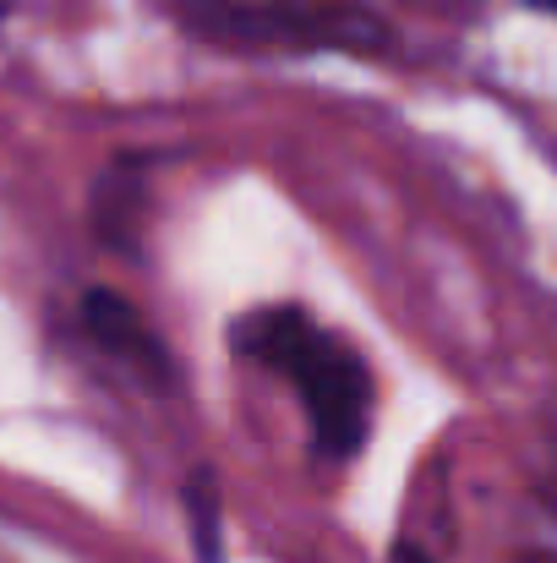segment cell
Returning <instances> with one entry per match:
<instances>
[{
  "instance_id": "1",
  "label": "cell",
  "mask_w": 557,
  "mask_h": 563,
  "mask_svg": "<svg viewBox=\"0 0 557 563\" xmlns=\"http://www.w3.org/2000/svg\"><path fill=\"white\" fill-rule=\"evenodd\" d=\"M230 340L246 362L268 367L301 394L312 438L328 460H350L367 449L377 388H371V373L356 345L328 334L301 307H257L235 323Z\"/></svg>"
},
{
  "instance_id": "2",
  "label": "cell",
  "mask_w": 557,
  "mask_h": 563,
  "mask_svg": "<svg viewBox=\"0 0 557 563\" xmlns=\"http://www.w3.org/2000/svg\"><path fill=\"white\" fill-rule=\"evenodd\" d=\"M176 27L219 49H296L382 60L399 38L361 0H170Z\"/></svg>"
},
{
  "instance_id": "3",
  "label": "cell",
  "mask_w": 557,
  "mask_h": 563,
  "mask_svg": "<svg viewBox=\"0 0 557 563\" xmlns=\"http://www.w3.org/2000/svg\"><path fill=\"white\" fill-rule=\"evenodd\" d=\"M77 329L88 334L93 351L126 362L132 373L148 377L154 388H170V351H165V340L148 329V318H143L126 296H115V290H104V285L82 290V301H77Z\"/></svg>"
},
{
  "instance_id": "4",
  "label": "cell",
  "mask_w": 557,
  "mask_h": 563,
  "mask_svg": "<svg viewBox=\"0 0 557 563\" xmlns=\"http://www.w3.org/2000/svg\"><path fill=\"white\" fill-rule=\"evenodd\" d=\"M143 208H148V181H143V159H121L115 170L99 176L93 187V208H88V224L104 246H132L137 241V224H143Z\"/></svg>"
},
{
  "instance_id": "5",
  "label": "cell",
  "mask_w": 557,
  "mask_h": 563,
  "mask_svg": "<svg viewBox=\"0 0 557 563\" xmlns=\"http://www.w3.org/2000/svg\"><path fill=\"white\" fill-rule=\"evenodd\" d=\"M186 526H191V548L197 563H224V504H219V476L213 471H191L186 476Z\"/></svg>"
},
{
  "instance_id": "6",
  "label": "cell",
  "mask_w": 557,
  "mask_h": 563,
  "mask_svg": "<svg viewBox=\"0 0 557 563\" xmlns=\"http://www.w3.org/2000/svg\"><path fill=\"white\" fill-rule=\"evenodd\" d=\"M393 563H432V559H426L421 548H410V542H399V548H393Z\"/></svg>"
},
{
  "instance_id": "7",
  "label": "cell",
  "mask_w": 557,
  "mask_h": 563,
  "mask_svg": "<svg viewBox=\"0 0 557 563\" xmlns=\"http://www.w3.org/2000/svg\"><path fill=\"white\" fill-rule=\"evenodd\" d=\"M525 563H557V553H531Z\"/></svg>"
},
{
  "instance_id": "8",
  "label": "cell",
  "mask_w": 557,
  "mask_h": 563,
  "mask_svg": "<svg viewBox=\"0 0 557 563\" xmlns=\"http://www.w3.org/2000/svg\"><path fill=\"white\" fill-rule=\"evenodd\" d=\"M531 5H542V11H557V0H531Z\"/></svg>"
},
{
  "instance_id": "9",
  "label": "cell",
  "mask_w": 557,
  "mask_h": 563,
  "mask_svg": "<svg viewBox=\"0 0 557 563\" xmlns=\"http://www.w3.org/2000/svg\"><path fill=\"white\" fill-rule=\"evenodd\" d=\"M0 16H5V0H0Z\"/></svg>"
}]
</instances>
